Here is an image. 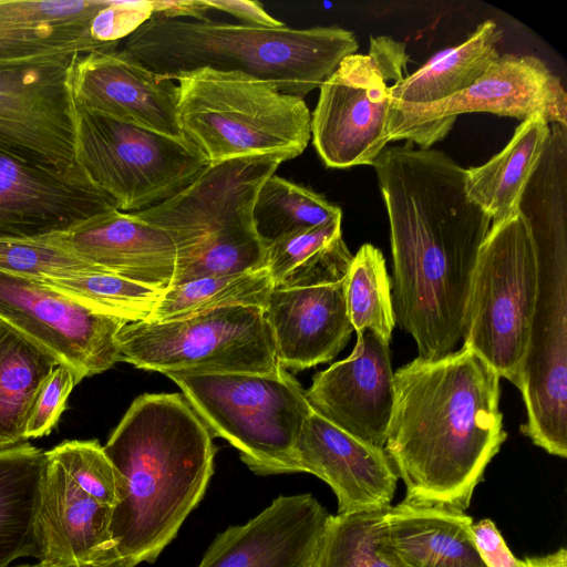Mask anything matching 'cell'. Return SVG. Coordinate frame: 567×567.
I'll return each instance as SVG.
<instances>
[{
  "instance_id": "cell-1",
  "label": "cell",
  "mask_w": 567,
  "mask_h": 567,
  "mask_svg": "<svg viewBox=\"0 0 567 567\" xmlns=\"http://www.w3.org/2000/svg\"><path fill=\"white\" fill-rule=\"evenodd\" d=\"M390 223L395 323L422 359L463 338L472 278L491 218L466 194L465 168L445 153L385 147L373 161Z\"/></svg>"
},
{
  "instance_id": "cell-2",
  "label": "cell",
  "mask_w": 567,
  "mask_h": 567,
  "mask_svg": "<svg viewBox=\"0 0 567 567\" xmlns=\"http://www.w3.org/2000/svg\"><path fill=\"white\" fill-rule=\"evenodd\" d=\"M501 377L466 347L416 357L393 375L384 451L405 485L404 501L464 512L507 437Z\"/></svg>"
},
{
  "instance_id": "cell-3",
  "label": "cell",
  "mask_w": 567,
  "mask_h": 567,
  "mask_svg": "<svg viewBox=\"0 0 567 567\" xmlns=\"http://www.w3.org/2000/svg\"><path fill=\"white\" fill-rule=\"evenodd\" d=\"M103 449L126 485L110 526L117 566L154 563L207 491L213 435L181 394L148 393L132 402Z\"/></svg>"
},
{
  "instance_id": "cell-4",
  "label": "cell",
  "mask_w": 567,
  "mask_h": 567,
  "mask_svg": "<svg viewBox=\"0 0 567 567\" xmlns=\"http://www.w3.org/2000/svg\"><path fill=\"white\" fill-rule=\"evenodd\" d=\"M358 48L354 33L336 25L292 29L152 18L125 39L123 50L172 80L204 68L240 72L303 99Z\"/></svg>"
},
{
  "instance_id": "cell-5",
  "label": "cell",
  "mask_w": 567,
  "mask_h": 567,
  "mask_svg": "<svg viewBox=\"0 0 567 567\" xmlns=\"http://www.w3.org/2000/svg\"><path fill=\"white\" fill-rule=\"evenodd\" d=\"M295 157L266 153L210 164L174 197L134 213L172 238L176 265L171 286L267 267V247L254 227V204L266 179Z\"/></svg>"
},
{
  "instance_id": "cell-6",
  "label": "cell",
  "mask_w": 567,
  "mask_h": 567,
  "mask_svg": "<svg viewBox=\"0 0 567 567\" xmlns=\"http://www.w3.org/2000/svg\"><path fill=\"white\" fill-rule=\"evenodd\" d=\"M183 136L208 164L266 154L299 156L311 136V114L298 96L240 72L204 68L176 79Z\"/></svg>"
},
{
  "instance_id": "cell-7",
  "label": "cell",
  "mask_w": 567,
  "mask_h": 567,
  "mask_svg": "<svg viewBox=\"0 0 567 567\" xmlns=\"http://www.w3.org/2000/svg\"><path fill=\"white\" fill-rule=\"evenodd\" d=\"M208 427L257 475L299 473L296 445L311 412L306 390L280 364L270 373H165Z\"/></svg>"
},
{
  "instance_id": "cell-8",
  "label": "cell",
  "mask_w": 567,
  "mask_h": 567,
  "mask_svg": "<svg viewBox=\"0 0 567 567\" xmlns=\"http://www.w3.org/2000/svg\"><path fill=\"white\" fill-rule=\"evenodd\" d=\"M538 296L536 245L518 212L491 224L467 299L463 346L519 388Z\"/></svg>"
},
{
  "instance_id": "cell-9",
  "label": "cell",
  "mask_w": 567,
  "mask_h": 567,
  "mask_svg": "<svg viewBox=\"0 0 567 567\" xmlns=\"http://www.w3.org/2000/svg\"><path fill=\"white\" fill-rule=\"evenodd\" d=\"M71 104L75 161L120 212L137 213L174 197L209 165L185 137L112 118L72 99Z\"/></svg>"
},
{
  "instance_id": "cell-10",
  "label": "cell",
  "mask_w": 567,
  "mask_h": 567,
  "mask_svg": "<svg viewBox=\"0 0 567 567\" xmlns=\"http://www.w3.org/2000/svg\"><path fill=\"white\" fill-rule=\"evenodd\" d=\"M120 361L137 369L192 373H270L279 365L265 309L231 306L165 322H126Z\"/></svg>"
},
{
  "instance_id": "cell-11",
  "label": "cell",
  "mask_w": 567,
  "mask_h": 567,
  "mask_svg": "<svg viewBox=\"0 0 567 567\" xmlns=\"http://www.w3.org/2000/svg\"><path fill=\"white\" fill-rule=\"evenodd\" d=\"M405 44L370 39L367 54L346 56L320 85L311 114L313 146L330 168L372 165L390 142L391 85L406 76Z\"/></svg>"
},
{
  "instance_id": "cell-12",
  "label": "cell",
  "mask_w": 567,
  "mask_h": 567,
  "mask_svg": "<svg viewBox=\"0 0 567 567\" xmlns=\"http://www.w3.org/2000/svg\"><path fill=\"white\" fill-rule=\"evenodd\" d=\"M487 112L522 122L539 116L567 127V94L560 79L538 58L504 54L470 87L446 100L405 104L391 99L390 142L405 140L425 150L442 140L456 117Z\"/></svg>"
},
{
  "instance_id": "cell-13",
  "label": "cell",
  "mask_w": 567,
  "mask_h": 567,
  "mask_svg": "<svg viewBox=\"0 0 567 567\" xmlns=\"http://www.w3.org/2000/svg\"><path fill=\"white\" fill-rule=\"evenodd\" d=\"M0 322L70 368L81 382L120 362L127 322L93 311L51 286L0 271Z\"/></svg>"
},
{
  "instance_id": "cell-14",
  "label": "cell",
  "mask_w": 567,
  "mask_h": 567,
  "mask_svg": "<svg viewBox=\"0 0 567 567\" xmlns=\"http://www.w3.org/2000/svg\"><path fill=\"white\" fill-rule=\"evenodd\" d=\"M116 208L115 200L75 164L60 168L0 143V239L65 233Z\"/></svg>"
},
{
  "instance_id": "cell-15",
  "label": "cell",
  "mask_w": 567,
  "mask_h": 567,
  "mask_svg": "<svg viewBox=\"0 0 567 567\" xmlns=\"http://www.w3.org/2000/svg\"><path fill=\"white\" fill-rule=\"evenodd\" d=\"M72 61L0 72L1 144L60 168L75 164Z\"/></svg>"
},
{
  "instance_id": "cell-16",
  "label": "cell",
  "mask_w": 567,
  "mask_h": 567,
  "mask_svg": "<svg viewBox=\"0 0 567 567\" xmlns=\"http://www.w3.org/2000/svg\"><path fill=\"white\" fill-rule=\"evenodd\" d=\"M68 84L71 99L84 109L174 137L178 124V86L154 73L117 47L74 58Z\"/></svg>"
},
{
  "instance_id": "cell-17",
  "label": "cell",
  "mask_w": 567,
  "mask_h": 567,
  "mask_svg": "<svg viewBox=\"0 0 567 567\" xmlns=\"http://www.w3.org/2000/svg\"><path fill=\"white\" fill-rule=\"evenodd\" d=\"M390 341L371 329L357 332L343 360L317 372L306 390L310 406L358 440L384 449L394 404Z\"/></svg>"
},
{
  "instance_id": "cell-18",
  "label": "cell",
  "mask_w": 567,
  "mask_h": 567,
  "mask_svg": "<svg viewBox=\"0 0 567 567\" xmlns=\"http://www.w3.org/2000/svg\"><path fill=\"white\" fill-rule=\"evenodd\" d=\"M296 458L300 472L331 487L338 499L337 514L391 506L399 475L384 449L358 440L313 409L298 437Z\"/></svg>"
},
{
  "instance_id": "cell-19",
  "label": "cell",
  "mask_w": 567,
  "mask_h": 567,
  "mask_svg": "<svg viewBox=\"0 0 567 567\" xmlns=\"http://www.w3.org/2000/svg\"><path fill=\"white\" fill-rule=\"evenodd\" d=\"M329 515L310 493L278 496L216 535L196 567H308Z\"/></svg>"
},
{
  "instance_id": "cell-20",
  "label": "cell",
  "mask_w": 567,
  "mask_h": 567,
  "mask_svg": "<svg viewBox=\"0 0 567 567\" xmlns=\"http://www.w3.org/2000/svg\"><path fill=\"white\" fill-rule=\"evenodd\" d=\"M113 507L83 492L45 452L37 516L39 563L47 567H118Z\"/></svg>"
},
{
  "instance_id": "cell-21",
  "label": "cell",
  "mask_w": 567,
  "mask_h": 567,
  "mask_svg": "<svg viewBox=\"0 0 567 567\" xmlns=\"http://www.w3.org/2000/svg\"><path fill=\"white\" fill-rule=\"evenodd\" d=\"M109 0H0V72L71 62L117 47L91 35Z\"/></svg>"
},
{
  "instance_id": "cell-22",
  "label": "cell",
  "mask_w": 567,
  "mask_h": 567,
  "mask_svg": "<svg viewBox=\"0 0 567 567\" xmlns=\"http://www.w3.org/2000/svg\"><path fill=\"white\" fill-rule=\"evenodd\" d=\"M344 281L341 277L303 287L272 288L265 315L282 368L301 371L327 363L346 347L353 328Z\"/></svg>"
},
{
  "instance_id": "cell-23",
  "label": "cell",
  "mask_w": 567,
  "mask_h": 567,
  "mask_svg": "<svg viewBox=\"0 0 567 567\" xmlns=\"http://www.w3.org/2000/svg\"><path fill=\"white\" fill-rule=\"evenodd\" d=\"M51 237L80 259L145 286L166 290L173 281L172 238L134 213L105 212Z\"/></svg>"
},
{
  "instance_id": "cell-24",
  "label": "cell",
  "mask_w": 567,
  "mask_h": 567,
  "mask_svg": "<svg viewBox=\"0 0 567 567\" xmlns=\"http://www.w3.org/2000/svg\"><path fill=\"white\" fill-rule=\"evenodd\" d=\"M472 524L464 512L403 499L383 515L380 551L391 567H486Z\"/></svg>"
},
{
  "instance_id": "cell-25",
  "label": "cell",
  "mask_w": 567,
  "mask_h": 567,
  "mask_svg": "<svg viewBox=\"0 0 567 567\" xmlns=\"http://www.w3.org/2000/svg\"><path fill=\"white\" fill-rule=\"evenodd\" d=\"M550 134L539 116L523 121L508 144L485 164L465 169L467 196L499 224L519 212V202L535 173Z\"/></svg>"
},
{
  "instance_id": "cell-26",
  "label": "cell",
  "mask_w": 567,
  "mask_h": 567,
  "mask_svg": "<svg viewBox=\"0 0 567 567\" xmlns=\"http://www.w3.org/2000/svg\"><path fill=\"white\" fill-rule=\"evenodd\" d=\"M45 452L30 443L0 449V567L39 559L37 516Z\"/></svg>"
},
{
  "instance_id": "cell-27",
  "label": "cell",
  "mask_w": 567,
  "mask_h": 567,
  "mask_svg": "<svg viewBox=\"0 0 567 567\" xmlns=\"http://www.w3.org/2000/svg\"><path fill=\"white\" fill-rule=\"evenodd\" d=\"M501 37L496 22L484 21L463 43L440 52L414 73L391 85V99L425 105L466 90L499 58L496 45Z\"/></svg>"
},
{
  "instance_id": "cell-28",
  "label": "cell",
  "mask_w": 567,
  "mask_h": 567,
  "mask_svg": "<svg viewBox=\"0 0 567 567\" xmlns=\"http://www.w3.org/2000/svg\"><path fill=\"white\" fill-rule=\"evenodd\" d=\"M58 361L0 322V449L25 440L35 396Z\"/></svg>"
},
{
  "instance_id": "cell-29",
  "label": "cell",
  "mask_w": 567,
  "mask_h": 567,
  "mask_svg": "<svg viewBox=\"0 0 567 567\" xmlns=\"http://www.w3.org/2000/svg\"><path fill=\"white\" fill-rule=\"evenodd\" d=\"M272 288L267 268L195 279L164 290L147 321L179 320L231 306L265 309Z\"/></svg>"
},
{
  "instance_id": "cell-30",
  "label": "cell",
  "mask_w": 567,
  "mask_h": 567,
  "mask_svg": "<svg viewBox=\"0 0 567 567\" xmlns=\"http://www.w3.org/2000/svg\"><path fill=\"white\" fill-rule=\"evenodd\" d=\"M341 217L340 207L322 195L276 174L262 184L252 208L256 234L267 248Z\"/></svg>"
},
{
  "instance_id": "cell-31",
  "label": "cell",
  "mask_w": 567,
  "mask_h": 567,
  "mask_svg": "<svg viewBox=\"0 0 567 567\" xmlns=\"http://www.w3.org/2000/svg\"><path fill=\"white\" fill-rule=\"evenodd\" d=\"M391 291L382 251L363 244L352 257L344 281L348 317L355 333L371 329L391 340L395 326Z\"/></svg>"
},
{
  "instance_id": "cell-32",
  "label": "cell",
  "mask_w": 567,
  "mask_h": 567,
  "mask_svg": "<svg viewBox=\"0 0 567 567\" xmlns=\"http://www.w3.org/2000/svg\"><path fill=\"white\" fill-rule=\"evenodd\" d=\"M42 282L93 311L127 322L150 320L164 291L103 269Z\"/></svg>"
},
{
  "instance_id": "cell-33",
  "label": "cell",
  "mask_w": 567,
  "mask_h": 567,
  "mask_svg": "<svg viewBox=\"0 0 567 567\" xmlns=\"http://www.w3.org/2000/svg\"><path fill=\"white\" fill-rule=\"evenodd\" d=\"M386 509L329 515L308 567H391L379 544Z\"/></svg>"
},
{
  "instance_id": "cell-34",
  "label": "cell",
  "mask_w": 567,
  "mask_h": 567,
  "mask_svg": "<svg viewBox=\"0 0 567 567\" xmlns=\"http://www.w3.org/2000/svg\"><path fill=\"white\" fill-rule=\"evenodd\" d=\"M99 269L102 268L80 259L51 235L30 239H0V271L8 275L42 282Z\"/></svg>"
},
{
  "instance_id": "cell-35",
  "label": "cell",
  "mask_w": 567,
  "mask_h": 567,
  "mask_svg": "<svg viewBox=\"0 0 567 567\" xmlns=\"http://www.w3.org/2000/svg\"><path fill=\"white\" fill-rule=\"evenodd\" d=\"M45 452L83 492L97 502L114 507L125 497V480L99 441H64Z\"/></svg>"
},
{
  "instance_id": "cell-36",
  "label": "cell",
  "mask_w": 567,
  "mask_h": 567,
  "mask_svg": "<svg viewBox=\"0 0 567 567\" xmlns=\"http://www.w3.org/2000/svg\"><path fill=\"white\" fill-rule=\"evenodd\" d=\"M341 218L280 239L267 248V269L277 285L292 269L332 244L341 235Z\"/></svg>"
},
{
  "instance_id": "cell-37",
  "label": "cell",
  "mask_w": 567,
  "mask_h": 567,
  "mask_svg": "<svg viewBox=\"0 0 567 567\" xmlns=\"http://www.w3.org/2000/svg\"><path fill=\"white\" fill-rule=\"evenodd\" d=\"M75 373L58 364L42 383L25 430V440L48 435L58 423L73 388L79 383Z\"/></svg>"
},
{
  "instance_id": "cell-38",
  "label": "cell",
  "mask_w": 567,
  "mask_h": 567,
  "mask_svg": "<svg viewBox=\"0 0 567 567\" xmlns=\"http://www.w3.org/2000/svg\"><path fill=\"white\" fill-rule=\"evenodd\" d=\"M153 16L152 1H110L91 24L92 38L101 43H118Z\"/></svg>"
},
{
  "instance_id": "cell-39",
  "label": "cell",
  "mask_w": 567,
  "mask_h": 567,
  "mask_svg": "<svg viewBox=\"0 0 567 567\" xmlns=\"http://www.w3.org/2000/svg\"><path fill=\"white\" fill-rule=\"evenodd\" d=\"M477 551L486 567H527L507 547L496 525L489 518L472 524Z\"/></svg>"
},
{
  "instance_id": "cell-40",
  "label": "cell",
  "mask_w": 567,
  "mask_h": 567,
  "mask_svg": "<svg viewBox=\"0 0 567 567\" xmlns=\"http://www.w3.org/2000/svg\"><path fill=\"white\" fill-rule=\"evenodd\" d=\"M204 2L209 9L225 11L238 18L243 21L241 23L245 24L267 28H278L284 25L282 22L269 16L265 11L262 4L258 1L204 0Z\"/></svg>"
},
{
  "instance_id": "cell-41",
  "label": "cell",
  "mask_w": 567,
  "mask_h": 567,
  "mask_svg": "<svg viewBox=\"0 0 567 567\" xmlns=\"http://www.w3.org/2000/svg\"><path fill=\"white\" fill-rule=\"evenodd\" d=\"M152 18L204 19L209 10L204 0L152 1Z\"/></svg>"
},
{
  "instance_id": "cell-42",
  "label": "cell",
  "mask_w": 567,
  "mask_h": 567,
  "mask_svg": "<svg viewBox=\"0 0 567 567\" xmlns=\"http://www.w3.org/2000/svg\"><path fill=\"white\" fill-rule=\"evenodd\" d=\"M527 567H567V550L560 548L553 554L525 559Z\"/></svg>"
},
{
  "instance_id": "cell-43",
  "label": "cell",
  "mask_w": 567,
  "mask_h": 567,
  "mask_svg": "<svg viewBox=\"0 0 567 567\" xmlns=\"http://www.w3.org/2000/svg\"><path fill=\"white\" fill-rule=\"evenodd\" d=\"M18 567H47V566L38 563V564H34V565H21V566H18Z\"/></svg>"
}]
</instances>
